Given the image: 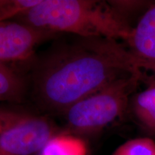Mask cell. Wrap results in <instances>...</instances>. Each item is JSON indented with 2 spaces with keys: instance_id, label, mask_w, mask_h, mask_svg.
I'll return each instance as SVG.
<instances>
[{
  "instance_id": "1",
  "label": "cell",
  "mask_w": 155,
  "mask_h": 155,
  "mask_svg": "<svg viewBox=\"0 0 155 155\" xmlns=\"http://www.w3.org/2000/svg\"><path fill=\"white\" fill-rule=\"evenodd\" d=\"M51 50L37 65L34 95L45 108L65 112L83 98L141 71L122 59V44L104 38H80Z\"/></svg>"
},
{
  "instance_id": "2",
  "label": "cell",
  "mask_w": 155,
  "mask_h": 155,
  "mask_svg": "<svg viewBox=\"0 0 155 155\" xmlns=\"http://www.w3.org/2000/svg\"><path fill=\"white\" fill-rule=\"evenodd\" d=\"M21 22L53 32L80 38H104L127 42L133 28L109 2L92 0H40L17 17Z\"/></svg>"
},
{
  "instance_id": "3",
  "label": "cell",
  "mask_w": 155,
  "mask_h": 155,
  "mask_svg": "<svg viewBox=\"0 0 155 155\" xmlns=\"http://www.w3.org/2000/svg\"><path fill=\"white\" fill-rule=\"evenodd\" d=\"M145 75L140 71L122 78L73 105L65 112L71 130L80 134L96 133L121 117Z\"/></svg>"
},
{
  "instance_id": "4",
  "label": "cell",
  "mask_w": 155,
  "mask_h": 155,
  "mask_svg": "<svg viewBox=\"0 0 155 155\" xmlns=\"http://www.w3.org/2000/svg\"><path fill=\"white\" fill-rule=\"evenodd\" d=\"M55 129L48 119L26 116L0 135V155H32L40 152Z\"/></svg>"
},
{
  "instance_id": "5",
  "label": "cell",
  "mask_w": 155,
  "mask_h": 155,
  "mask_svg": "<svg viewBox=\"0 0 155 155\" xmlns=\"http://www.w3.org/2000/svg\"><path fill=\"white\" fill-rule=\"evenodd\" d=\"M55 32L22 22H0V63L28 60L39 44Z\"/></svg>"
},
{
  "instance_id": "6",
  "label": "cell",
  "mask_w": 155,
  "mask_h": 155,
  "mask_svg": "<svg viewBox=\"0 0 155 155\" xmlns=\"http://www.w3.org/2000/svg\"><path fill=\"white\" fill-rule=\"evenodd\" d=\"M142 82L146 89L131 97L128 109L141 129L155 137V77L146 75Z\"/></svg>"
},
{
  "instance_id": "7",
  "label": "cell",
  "mask_w": 155,
  "mask_h": 155,
  "mask_svg": "<svg viewBox=\"0 0 155 155\" xmlns=\"http://www.w3.org/2000/svg\"><path fill=\"white\" fill-rule=\"evenodd\" d=\"M126 42L135 55L155 58V4L147 9Z\"/></svg>"
},
{
  "instance_id": "8",
  "label": "cell",
  "mask_w": 155,
  "mask_h": 155,
  "mask_svg": "<svg viewBox=\"0 0 155 155\" xmlns=\"http://www.w3.org/2000/svg\"><path fill=\"white\" fill-rule=\"evenodd\" d=\"M86 145L73 135L56 134L40 151V155H86Z\"/></svg>"
},
{
  "instance_id": "9",
  "label": "cell",
  "mask_w": 155,
  "mask_h": 155,
  "mask_svg": "<svg viewBox=\"0 0 155 155\" xmlns=\"http://www.w3.org/2000/svg\"><path fill=\"white\" fill-rule=\"evenodd\" d=\"M25 91V84L14 71L0 63V101H18Z\"/></svg>"
},
{
  "instance_id": "10",
  "label": "cell",
  "mask_w": 155,
  "mask_h": 155,
  "mask_svg": "<svg viewBox=\"0 0 155 155\" xmlns=\"http://www.w3.org/2000/svg\"><path fill=\"white\" fill-rule=\"evenodd\" d=\"M112 155H155V141L150 137L131 139L118 147Z\"/></svg>"
},
{
  "instance_id": "11",
  "label": "cell",
  "mask_w": 155,
  "mask_h": 155,
  "mask_svg": "<svg viewBox=\"0 0 155 155\" xmlns=\"http://www.w3.org/2000/svg\"><path fill=\"white\" fill-rule=\"evenodd\" d=\"M121 55L124 61L129 66L141 71H150L155 75V58H144L135 55L126 48L124 45L122 48Z\"/></svg>"
},
{
  "instance_id": "12",
  "label": "cell",
  "mask_w": 155,
  "mask_h": 155,
  "mask_svg": "<svg viewBox=\"0 0 155 155\" xmlns=\"http://www.w3.org/2000/svg\"><path fill=\"white\" fill-rule=\"evenodd\" d=\"M25 114L15 111L0 110V135L24 119Z\"/></svg>"
},
{
  "instance_id": "13",
  "label": "cell",
  "mask_w": 155,
  "mask_h": 155,
  "mask_svg": "<svg viewBox=\"0 0 155 155\" xmlns=\"http://www.w3.org/2000/svg\"><path fill=\"white\" fill-rule=\"evenodd\" d=\"M4 3H5V0H0V12H1Z\"/></svg>"
}]
</instances>
